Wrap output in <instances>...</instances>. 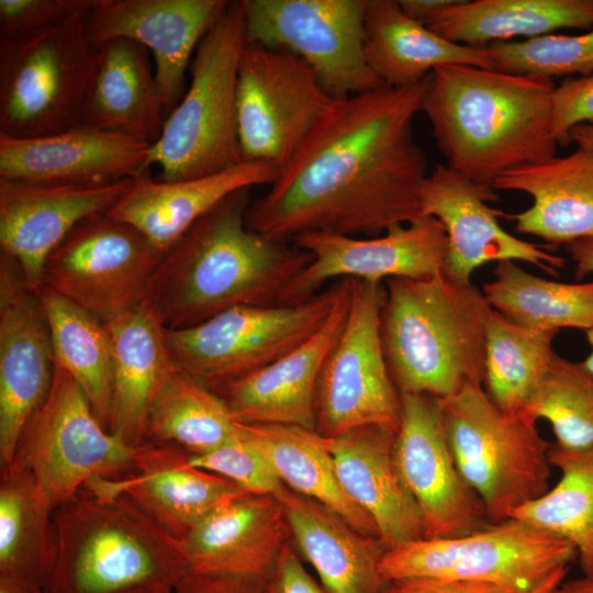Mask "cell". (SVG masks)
I'll list each match as a JSON object with an SVG mask.
<instances>
[{
    "label": "cell",
    "mask_w": 593,
    "mask_h": 593,
    "mask_svg": "<svg viewBox=\"0 0 593 593\" xmlns=\"http://www.w3.org/2000/svg\"><path fill=\"white\" fill-rule=\"evenodd\" d=\"M429 77L335 99L269 190L250 201L247 226L292 242L309 232L379 234L422 216L428 161L414 122Z\"/></svg>",
    "instance_id": "cell-1"
},
{
    "label": "cell",
    "mask_w": 593,
    "mask_h": 593,
    "mask_svg": "<svg viewBox=\"0 0 593 593\" xmlns=\"http://www.w3.org/2000/svg\"><path fill=\"white\" fill-rule=\"evenodd\" d=\"M249 192L227 197L165 250L147 300L166 328L192 327L235 306L284 305L311 255L247 226Z\"/></svg>",
    "instance_id": "cell-2"
},
{
    "label": "cell",
    "mask_w": 593,
    "mask_h": 593,
    "mask_svg": "<svg viewBox=\"0 0 593 593\" xmlns=\"http://www.w3.org/2000/svg\"><path fill=\"white\" fill-rule=\"evenodd\" d=\"M551 78L470 65L436 68L422 112L447 166L477 186L556 155Z\"/></svg>",
    "instance_id": "cell-3"
},
{
    "label": "cell",
    "mask_w": 593,
    "mask_h": 593,
    "mask_svg": "<svg viewBox=\"0 0 593 593\" xmlns=\"http://www.w3.org/2000/svg\"><path fill=\"white\" fill-rule=\"evenodd\" d=\"M54 527L47 593H174L189 573L181 541L100 478L55 508Z\"/></svg>",
    "instance_id": "cell-4"
},
{
    "label": "cell",
    "mask_w": 593,
    "mask_h": 593,
    "mask_svg": "<svg viewBox=\"0 0 593 593\" xmlns=\"http://www.w3.org/2000/svg\"><path fill=\"white\" fill-rule=\"evenodd\" d=\"M381 339L400 392L439 400L483 385L491 305L471 281L440 273L384 281Z\"/></svg>",
    "instance_id": "cell-5"
},
{
    "label": "cell",
    "mask_w": 593,
    "mask_h": 593,
    "mask_svg": "<svg viewBox=\"0 0 593 593\" xmlns=\"http://www.w3.org/2000/svg\"><path fill=\"white\" fill-rule=\"evenodd\" d=\"M247 44L240 1H228L202 37L190 67V83L152 144L161 181L200 178L244 160L237 132L236 86Z\"/></svg>",
    "instance_id": "cell-6"
},
{
    "label": "cell",
    "mask_w": 593,
    "mask_h": 593,
    "mask_svg": "<svg viewBox=\"0 0 593 593\" xmlns=\"http://www.w3.org/2000/svg\"><path fill=\"white\" fill-rule=\"evenodd\" d=\"M440 404L455 461L491 523L548 491L550 444L536 424L500 410L483 385L467 387Z\"/></svg>",
    "instance_id": "cell-7"
},
{
    "label": "cell",
    "mask_w": 593,
    "mask_h": 593,
    "mask_svg": "<svg viewBox=\"0 0 593 593\" xmlns=\"http://www.w3.org/2000/svg\"><path fill=\"white\" fill-rule=\"evenodd\" d=\"M344 282L335 280L298 304L235 306L192 327L166 328L170 359L216 393L309 339L329 316Z\"/></svg>",
    "instance_id": "cell-8"
},
{
    "label": "cell",
    "mask_w": 593,
    "mask_h": 593,
    "mask_svg": "<svg viewBox=\"0 0 593 593\" xmlns=\"http://www.w3.org/2000/svg\"><path fill=\"white\" fill-rule=\"evenodd\" d=\"M86 22L0 40V135L33 138L80 124L97 55Z\"/></svg>",
    "instance_id": "cell-9"
},
{
    "label": "cell",
    "mask_w": 593,
    "mask_h": 593,
    "mask_svg": "<svg viewBox=\"0 0 593 593\" xmlns=\"http://www.w3.org/2000/svg\"><path fill=\"white\" fill-rule=\"evenodd\" d=\"M577 561L574 548L527 523L507 518L458 537L422 538L387 549L380 571L389 582L441 578L514 586L530 592Z\"/></svg>",
    "instance_id": "cell-10"
},
{
    "label": "cell",
    "mask_w": 593,
    "mask_h": 593,
    "mask_svg": "<svg viewBox=\"0 0 593 593\" xmlns=\"http://www.w3.org/2000/svg\"><path fill=\"white\" fill-rule=\"evenodd\" d=\"M136 451L103 427L79 384L55 363L51 391L24 426L14 460L56 508L91 480L131 474Z\"/></svg>",
    "instance_id": "cell-11"
},
{
    "label": "cell",
    "mask_w": 593,
    "mask_h": 593,
    "mask_svg": "<svg viewBox=\"0 0 593 593\" xmlns=\"http://www.w3.org/2000/svg\"><path fill=\"white\" fill-rule=\"evenodd\" d=\"M351 280L346 323L324 361L316 388V432L327 438L363 426L396 432L400 424V392L381 339L385 283Z\"/></svg>",
    "instance_id": "cell-12"
},
{
    "label": "cell",
    "mask_w": 593,
    "mask_h": 593,
    "mask_svg": "<svg viewBox=\"0 0 593 593\" xmlns=\"http://www.w3.org/2000/svg\"><path fill=\"white\" fill-rule=\"evenodd\" d=\"M334 100L301 58L247 42L236 86L237 132L244 160L267 163L280 170Z\"/></svg>",
    "instance_id": "cell-13"
},
{
    "label": "cell",
    "mask_w": 593,
    "mask_h": 593,
    "mask_svg": "<svg viewBox=\"0 0 593 593\" xmlns=\"http://www.w3.org/2000/svg\"><path fill=\"white\" fill-rule=\"evenodd\" d=\"M164 253L132 224L109 213L92 216L46 258L40 289L104 321L147 300Z\"/></svg>",
    "instance_id": "cell-14"
},
{
    "label": "cell",
    "mask_w": 593,
    "mask_h": 593,
    "mask_svg": "<svg viewBox=\"0 0 593 593\" xmlns=\"http://www.w3.org/2000/svg\"><path fill=\"white\" fill-rule=\"evenodd\" d=\"M247 42L301 58L334 99L382 83L363 52L367 0H243Z\"/></svg>",
    "instance_id": "cell-15"
},
{
    "label": "cell",
    "mask_w": 593,
    "mask_h": 593,
    "mask_svg": "<svg viewBox=\"0 0 593 593\" xmlns=\"http://www.w3.org/2000/svg\"><path fill=\"white\" fill-rule=\"evenodd\" d=\"M393 460L422 517L424 538H450L477 532L491 522L461 475L450 450L440 400L402 393Z\"/></svg>",
    "instance_id": "cell-16"
},
{
    "label": "cell",
    "mask_w": 593,
    "mask_h": 593,
    "mask_svg": "<svg viewBox=\"0 0 593 593\" xmlns=\"http://www.w3.org/2000/svg\"><path fill=\"white\" fill-rule=\"evenodd\" d=\"M311 255L284 295V305L304 302L329 280L384 282L393 278L425 279L445 272L448 238L443 224L422 215L382 235L360 238L327 232H309L292 242Z\"/></svg>",
    "instance_id": "cell-17"
},
{
    "label": "cell",
    "mask_w": 593,
    "mask_h": 593,
    "mask_svg": "<svg viewBox=\"0 0 593 593\" xmlns=\"http://www.w3.org/2000/svg\"><path fill=\"white\" fill-rule=\"evenodd\" d=\"M54 353L38 290L0 251V468L12 463L24 426L46 400Z\"/></svg>",
    "instance_id": "cell-18"
},
{
    "label": "cell",
    "mask_w": 593,
    "mask_h": 593,
    "mask_svg": "<svg viewBox=\"0 0 593 593\" xmlns=\"http://www.w3.org/2000/svg\"><path fill=\"white\" fill-rule=\"evenodd\" d=\"M496 190L483 189L447 165H437L421 191L422 215L437 219L448 238L445 275L471 281L472 273L489 262L524 261L558 276L564 258L504 230L492 209Z\"/></svg>",
    "instance_id": "cell-19"
},
{
    "label": "cell",
    "mask_w": 593,
    "mask_h": 593,
    "mask_svg": "<svg viewBox=\"0 0 593 593\" xmlns=\"http://www.w3.org/2000/svg\"><path fill=\"white\" fill-rule=\"evenodd\" d=\"M227 3L224 0H98L87 16V31L96 46L126 38L149 52L168 116L186 92V75L199 43Z\"/></svg>",
    "instance_id": "cell-20"
},
{
    "label": "cell",
    "mask_w": 593,
    "mask_h": 593,
    "mask_svg": "<svg viewBox=\"0 0 593 593\" xmlns=\"http://www.w3.org/2000/svg\"><path fill=\"white\" fill-rule=\"evenodd\" d=\"M152 144L78 124L33 138L0 135V178L44 184L100 186L135 179L152 164Z\"/></svg>",
    "instance_id": "cell-21"
},
{
    "label": "cell",
    "mask_w": 593,
    "mask_h": 593,
    "mask_svg": "<svg viewBox=\"0 0 593 593\" xmlns=\"http://www.w3.org/2000/svg\"><path fill=\"white\" fill-rule=\"evenodd\" d=\"M134 179L100 186L0 178V248L38 290L46 258L80 222L108 213Z\"/></svg>",
    "instance_id": "cell-22"
},
{
    "label": "cell",
    "mask_w": 593,
    "mask_h": 593,
    "mask_svg": "<svg viewBox=\"0 0 593 593\" xmlns=\"http://www.w3.org/2000/svg\"><path fill=\"white\" fill-rule=\"evenodd\" d=\"M351 279L325 323L305 342L267 367L216 392L244 424L295 425L316 430L315 395L324 361L346 323Z\"/></svg>",
    "instance_id": "cell-23"
},
{
    "label": "cell",
    "mask_w": 593,
    "mask_h": 593,
    "mask_svg": "<svg viewBox=\"0 0 593 593\" xmlns=\"http://www.w3.org/2000/svg\"><path fill=\"white\" fill-rule=\"evenodd\" d=\"M190 456L171 445L144 443L137 447L131 474L100 479L181 541L215 508L247 494L226 478L193 466Z\"/></svg>",
    "instance_id": "cell-24"
},
{
    "label": "cell",
    "mask_w": 593,
    "mask_h": 593,
    "mask_svg": "<svg viewBox=\"0 0 593 593\" xmlns=\"http://www.w3.org/2000/svg\"><path fill=\"white\" fill-rule=\"evenodd\" d=\"M288 534L277 496L247 493L215 508L181 544L191 574L261 580Z\"/></svg>",
    "instance_id": "cell-25"
},
{
    "label": "cell",
    "mask_w": 593,
    "mask_h": 593,
    "mask_svg": "<svg viewBox=\"0 0 593 593\" xmlns=\"http://www.w3.org/2000/svg\"><path fill=\"white\" fill-rule=\"evenodd\" d=\"M395 433L363 426L327 438L343 490L371 518L385 549L424 538L418 508L394 465Z\"/></svg>",
    "instance_id": "cell-26"
},
{
    "label": "cell",
    "mask_w": 593,
    "mask_h": 593,
    "mask_svg": "<svg viewBox=\"0 0 593 593\" xmlns=\"http://www.w3.org/2000/svg\"><path fill=\"white\" fill-rule=\"evenodd\" d=\"M278 175L276 166L260 161H243L217 174L178 181L154 180L145 174L133 180L108 213L132 224L165 251L227 197L270 186Z\"/></svg>",
    "instance_id": "cell-27"
},
{
    "label": "cell",
    "mask_w": 593,
    "mask_h": 593,
    "mask_svg": "<svg viewBox=\"0 0 593 593\" xmlns=\"http://www.w3.org/2000/svg\"><path fill=\"white\" fill-rule=\"evenodd\" d=\"M150 57L126 38L98 45L80 124L154 144L167 115Z\"/></svg>",
    "instance_id": "cell-28"
},
{
    "label": "cell",
    "mask_w": 593,
    "mask_h": 593,
    "mask_svg": "<svg viewBox=\"0 0 593 593\" xmlns=\"http://www.w3.org/2000/svg\"><path fill=\"white\" fill-rule=\"evenodd\" d=\"M495 190L518 191L532 199L526 210L502 214L522 234L548 244L593 237V150L573 153L507 171Z\"/></svg>",
    "instance_id": "cell-29"
},
{
    "label": "cell",
    "mask_w": 593,
    "mask_h": 593,
    "mask_svg": "<svg viewBox=\"0 0 593 593\" xmlns=\"http://www.w3.org/2000/svg\"><path fill=\"white\" fill-rule=\"evenodd\" d=\"M298 549L328 593H381L380 561L387 550L318 502L286 485L276 494Z\"/></svg>",
    "instance_id": "cell-30"
},
{
    "label": "cell",
    "mask_w": 593,
    "mask_h": 593,
    "mask_svg": "<svg viewBox=\"0 0 593 593\" xmlns=\"http://www.w3.org/2000/svg\"><path fill=\"white\" fill-rule=\"evenodd\" d=\"M113 346L109 430L133 447L144 444L149 405L172 368L166 326L148 300L102 321Z\"/></svg>",
    "instance_id": "cell-31"
},
{
    "label": "cell",
    "mask_w": 593,
    "mask_h": 593,
    "mask_svg": "<svg viewBox=\"0 0 593 593\" xmlns=\"http://www.w3.org/2000/svg\"><path fill=\"white\" fill-rule=\"evenodd\" d=\"M363 52L373 75L391 88L416 85L443 66L495 69L488 46L461 45L439 36L407 16L399 0H367Z\"/></svg>",
    "instance_id": "cell-32"
},
{
    "label": "cell",
    "mask_w": 593,
    "mask_h": 593,
    "mask_svg": "<svg viewBox=\"0 0 593 593\" xmlns=\"http://www.w3.org/2000/svg\"><path fill=\"white\" fill-rule=\"evenodd\" d=\"M423 24L452 43L482 46L593 29V0H454Z\"/></svg>",
    "instance_id": "cell-33"
},
{
    "label": "cell",
    "mask_w": 593,
    "mask_h": 593,
    "mask_svg": "<svg viewBox=\"0 0 593 593\" xmlns=\"http://www.w3.org/2000/svg\"><path fill=\"white\" fill-rule=\"evenodd\" d=\"M240 427L287 488L318 502L356 530L378 537L371 518L343 490L327 437L295 425L240 423Z\"/></svg>",
    "instance_id": "cell-34"
},
{
    "label": "cell",
    "mask_w": 593,
    "mask_h": 593,
    "mask_svg": "<svg viewBox=\"0 0 593 593\" xmlns=\"http://www.w3.org/2000/svg\"><path fill=\"white\" fill-rule=\"evenodd\" d=\"M55 506L33 475L13 460L0 474V574L45 588L55 557Z\"/></svg>",
    "instance_id": "cell-35"
},
{
    "label": "cell",
    "mask_w": 593,
    "mask_h": 593,
    "mask_svg": "<svg viewBox=\"0 0 593 593\" xmlns=\"http://www.w3.org/2000/svg\"><path fill=\"white\" fill-rule=\"evenodd\" d=\"M239 435V422L224 400L174 365L149 405L144 443L171 445L199 456Z\"/></svg>",
    "instance_id": "cell-36"
},
{
    "label": "cell",
    "mask_w": 593,
    "mask_h": 593,
    "mask_svg": "<svg viewBox=\"0 0 593 593\" xmlns=\"http://www.w3.org/2000/svg\"><path fill=\"white\" fill-rule=\"evenodd\" d=\"M491 307L512 323L538 332L593 327V280L566 283L525 270L516 261L497 262L482 287Z\"/></svg>",
    "instance_id": "cell-37"
},
{
    "label": "cell",
    "mask_w": 593,
    "mask_h": 593,
    "mask_svg": "<svg viewBox=\"0 0 593 593\" xmlns=\"http://www.w3.org/2000/svg\"><path fill=\"white\" fill-rule=\"evenodd\" d=\"M52 337L54 362L64 368L87 395L109 430L114 381L113 346L104 323L46 289H38Z\"/></svg>",
    "instance_id": "cell-38"
},
{
    "label": "cell",
    "mask_w": 593,
    "mask_h": 593,
    "mask_svg": "<svg viewBox=\"0 0 593 593\" xmlns=\"http://www.w3.org/2000/svg\"><path fill=\"white\" fill-rule=\"evenodd\" d=\"M549 461L558 482L510 518L527 523L568 544L584 575L593 574V447L570 450L550 444Z\"/></svg>",
    "instance_id": "cell-39"
},
{
    "label": "cell",
    "mask_w": 593,
    "mask_h": 593,
    "mask_svg": "<svg viewBox=\"0 0 593 593\" xmlns=\"http://www.w3.org/2000/svg\"><path fill=\"white\" fill-rule=\"evenodd\" d=\"M557 333L516 325L492 309L486 323L483 388L503 412L518 415L556 353Z\"/></svg>",
    "instance_id": "cell-40"
},
{
    "label": "cell",
    "mask_w": 593,
    "mask_h": 593,
    "mask_svg": "<svg viewBox=\"0 0 593 593\" xmlns=\"http://www.w3.org/2000/svg\"><path fill=\"white\" fill-rule=\"evenodd\" d=\"M518 415L534 424L547 421L562 448H592L593 374L556 354Z\"/></svg>",
    "instance_id": "cell-41"
},
{
    "label": "cell",
    "mask_w": 593,
    "mask_h": 593,
    "mask_svg": "<svg viewBox=\"0 0 593 593\" xmlns=\"http://www.w3.org/2000/svg\"><path fill=\"white\" fill-rule=\"evenodd\" d=\"M495 69L548 78L593 74V29L490 44Z\"/></svg>",
    "instance_id": "cell-42"
},
{
    "label": "cell",
    "mask_w": 593,
    "mask_h": 593,
    "mask_svg": "<svg viewBox=\"0 0 593 593\" xmlns=\"http://www.w3.org/2000/svg\"><path fill=\"white\" fill-rule=\"evenodd\" d=\"M190 461L250 494L276 495L284 486L265 455L244 436L242 427L237 438L208 454L190 456Z\"/></svg>",
    "instance_id": "cell-43"
},
{
    "label": "cell",
    "mask_w": 593,
    "mask_h": 593,
    "mask_svg": "<svg viewBox=\"0 0 593 593\" xmlns=\"http://www.w3.org/2000/svg\"><path fill=\"white\" fill-rule=\"evenodd\" d=\"M98 0H0V40L37 34L87 18Z\"/></svg>",
    "instance_id": "cell-44"
},
{
    "label": "cell",
    "mask_w": 593,
    "mask_h": 593,
    "mask_svg": "<svg viewBox=\"0 0 593 593\" xmlns=\"http://www.w3.org/2000/svg\"><path fill=\"white\" fill-rule=\"evenodd\" d=\"M582 124L593 125V74L568 77L556 86L552 131L558 144H569L570 131Z\"/></svg>",
    "instance_id": "cell-45"
},
{
    "label": "cell",
    "mask_w": 593,
    "mask_h": 593,
    "mask_svg": "<svg viewBox=\"0 0 593 593\" xmlns=\"http://www.w3.org/2000/svg\"><path fill=\"white\" fill-rule=\"evenodd\" d=\"M261 584L264 593H328L307 572L289 542L281 547Z\"/></svg>",
    "instance_id": "cell-46"
},
{
    "label": "cell",
    "mask_w": 593,
    "mask_h": 593,
    "mask_svg": "<svg viewBox=\"0 0 593 593\" xmlns=\"http://www.w3.org/2000/svg\"><path fill=\"white\" fill-rule=\"evenodd\" d=\"M381 593H529L494 583L441 578H406L387 582Z\"/></svg>",
    "instance_id": "cell-47"
},
{
    "label": "cell",
    "mask_w": 593,
    "mask_h": 593,
    "mask_svg": "<svg viewBox=\"0 0 593 593\" xmlns=\"http://www.w3.org/2000/svg\"><path fill=\"white\" fill-rule=\"evenodd\" d=\"M174 593H264L261 580L233 577L191 574L184 575Z\"/></svg>",
    "instance_id": "cell-48"
},
{
    "label": "cell",
    "mask_w": 593,
    "mask_h": 593,
    "mask_svg": "<svg viewBox=\"0 0 593 593\" xmlns=\"http://www.w3.org/2000/svg\"><path fill=\"white\" fill-rule=\"evenodd\" d=\"M564 247L575 265L578 278L593 273V237L568 243Z\"/></svg>",
    "instance_id": "cell-49"
},
{
    "label": "cell",
    "mask_w": 593,
    "mask_h": 593,
    "mask_svg": "<svg viewBox=\"0 0 593 593\" xmlns=\"http://www.w3.org/2000/svg\"><path fill=\"white\" fill-rule=\"evenodd\" d=\"M454 0H399L402 11L411 19L423 23L440 8Z\"/></svg>",
    "instance_id": "cell-50"
},
{
    "label": "cell",
    "mask_w": 593,
    "mask_h": 593,
    "mask_svg": "<svg viewBox=\"0 0 593 593\" xmlns=\"http://www.w3.org/2000/svg\"><path fill=\"white\" fill-rule=\"evenodd\" d=\"M0 593H47L42 585L15 575L0 574Z\"/></svg>",
    "instance_id": "cell-51"
},
{
    "label": "cell",
    "mask_w": 593,
    "mask_h": 593,
    "mask_svg": "<svg viewBox=\"0 0 593 593\" xmlns=\"http://www.w3.org/2000/svg\"><path fill=\"white\" fill-rule=\"evenodd\" d=\"M551 593H593V574L564 579Z\"/></svg>",
    "instance_id": "cell-52"
},
{
    "label": "cell",
    "mask_w": 593,
    "mask_h": 593,
    "mask_svg": "<svg viewBox=\"0 0 593 593\" xmlns=\"http://www.w3.org/2000/svg\"><path fill=\"white\" fill-rule=\"evenodd\" d=\"M569 137L578 145V148L593 150V125H578L570 131Z\"/></svg>",
    "instance_id": "cell-53"
},
{
    "label": "cell",
    "mask_w": 593,
    "mask_h": 593,
    "mask_svg": "<svg viewBox=\"0 0 593 593\" xmlns=\"http://www.w3.org/2000/svg\"><path fill=\"white\" fill-rule=\"evenodd\" d=\"M568 571L569 569H561L555 572L529 593H551V591L566 579Z\"/></svg>",
    "instance_id": "cell-54"
},
{
    "label": "cell",
    "mask_w": 593,
    "mask_h": 593,
    "mask_svg": "<svg viewBox=\"0 0 593 593\" xmlns=\"http://www.w3.org/2000/svg\"><path fill=\"white\" fill-rule=\"evenodd\" d=\"M586 340L591 347L590 354L582 361L583 366L593 374V327L585 331Z\"/></svg>",
    "instance_id": "cell-55"
}]
</instances>
